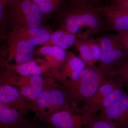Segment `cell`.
Segmentation results:
<instances>
[{"mask_svg":"<svg viewBox=\"0 0 128 128\" xmlns=\"http://www.w3.org/2000/svg\"><path fill=\"white\" fill-rule=\"evenodd\" d=\"M103 22L96 7L86 0H76L62 17V27L73 33L77 39H86L103 32Z\"/></svg>","mask_w":128,"mask_h":128,"instance_id":"obj_1","label":"cell"},{"mask_svg":"<svg viewBox=\"0 0 128 128\" xmlns=\"http://www.w3.org/2000/svg\"><path fill=\"white\" fill-rule=\"evenodd\" d=\"M111 76L98 66H87L75 82L66 88L74 105H77L94 95L99 88L107 82Z\"/></svg>","mask_w":128,"mask_h":128,"instance_id":"obj_2","label":"cell"},{"mask_svg":"<svg viewBox=\"0 0 128 128\" xmlns=\"http://www.w3.org/2000/svg\"><path fill=\"white\" fill-rule=\"evenodd\" d=\"M102 55L98 66L108 73L121 67L128 61V53L124 50L115 34H101L96 38Z\"/></svg>","mask_w":128,"mask_h":128,"instance_id":"obj_3","label":"cell"},{"mask_svg":"<svg viewBox=\"0 0 128 128\" xmlns=\"http://www.w3.org/2000/svg\"><path fill=\"white\" fill-rule=\"evenodd\" d=\"M32 103V110L35 112L38 118L73 105L66 88H60L57 85L46 89Z\"/></svg>","mask_w":128,"mask_h":128,"instance_id":"obj_4","label":"cell"},{"mask_svg":"<svg viewBox=\"0 0 128 128\" xmlns=\"http://www.w3.org/2000/svg\"><path fill=\"white\" fill-rule=\"evenodd\" d=\"M12 18L22 26L40 27L42 13L32 0H9L6 2Z\"/></svg>","mask_w":128,"mask_h":128,"instance_id":"obj_5","label":"cell"},{"mask_svg":"<svg viewBox=\"0 0 128 128\" xmlns=\"http://www.w3.org/2000/svg\"><path fill=\"white\" fill-rule=\"evenodd\" d=\"M122 85H124L122 80L112 77L94 95L83 101L81 108H78V110L82 115L84 126L96 118V114L102 108L105 98L110 92Z\"/></svg>","mask_w":128,"mask_h":128,"instance_id":"obj_6","label":"cell"},{"mask_svg":"<svg viewBox=\"0 0 128 128\" xmlns=\"http://www.w3.org/2000/svg\"><path fill=\"white\" fill-rule=\"evenodd\" d=\"M38 118L50 128H83L84 126L82 115L74 105Z\"/></svg>","mask_w":128,"mask_h":128,"instance_id":"obj_7","label":"cell"},{"mask_svg":"<svg viewBox=\"0 0 128 128\" xmlns=\"http://www.w3.org/2000/svg\"><path fill=\"white\" fill-rule=\"evenodd\" d=\"M14 84L24 97L32 102L36 100L46 89L56 85L53 79L46 78L42 75L21 76L15 80Z\"/></svg>","mask_w":128,"mask_h":128,"instance_id":"obj_8","label":"cell"},{"mask_svg":"<svg viewBox=\"0 0 128 128\" xmlns=\"http://www.w3.org/2000/svg\"><path fill=\"white\" fill-rule=\"evenodd\" d=\"M87 66L80 57L69 52L66 59L55 72V76L67 88L79 79Z\"/></svg>","mask_w":128,"mask_h":128,"instance_id":"obj_9","label":"cell"},{"mask_svg":"<svg viewBox=\"0 0 128 128\" xmlns=\"http://www.w3.org/2000/svg\"><path fill=\"white\" fill-rule=\"evenodd\" d=\"M103 22V32L117 33L128 30V12L114 4L98 7Z\"/></svg>","mask_w":128,"mask_h":128,"instance_id":"obj_10","label":"cell"},{"mask_svg":"<svg viewBox=\"0 0 128 128\" xmlns=\"http://www.w3.org/2000/svg\"><path fill=\"white\" fill-rule=\"evenodd\" d=\"M0 102L16 109L24 117L32 109V102L26 100L19 89L13 84H0Z\"/></svg>","mask_w":128,"mask_h":128,"instance_id":"obj_11","label":"cell"},{"mask_svg":"<svg viewBox=\"0 0 128 128\" xmlns=\"http://www.w3.org/2000/svg\"><path fill=\"white\" fill-rule=\"evenodd\" d=\"M118 128H128V91L114 105L101 110L98 117Z\"/></svg>","mask_w":128,"mask_h":128,"instance_id":"obj_12","label":"cell"},{"mask_svg":"<svg viewBox=\"0 0 128 128\" xmlns=\"http://www.w3.org/2000/svg\"><path fill=\"white\" fill-rule=\"evenodd\" d=\"M6 52L7 60H14L16 64H21L32 60L35 45L25 40H8Z\"/></svg>","mask_w":128,"mask_h":128,"instance_id":"obj_13","label":"cell"},{"mask_svg":"<svg viewBox=\"0 0 128 128\" xmlns=\"http://www.w3.org/2000/svg\"><path fill=\"white\" fill-rule=\"evenodd\" d=\"M25 119L16 109L0 102V128H14Z\"/></svg>","mask_w":128,"mask_h":128,"instance_id":"obj_14","label":"cell"},{"mask_svg":"<svg viewBox=\"0 0 128 128\" xmlns=\"http://www.w3.org/2000/svg\"><path fill=\"white\" fill-rule=\"evenodd\" d=\"M77 39L74 34L62 27L52 33L50 39L44 45L58 46L66 50L74 45Z\"/></svg>","mask_w":128,"mask_h":128,"instance_id":"obj_15","label":"cell"},{"mask_svg":"<svg viewBox=\"0 0 128 128\" xmlns=\"http://www.w3.org/2000/svg\"><path fill=\"white\" fill-rule=\"evenodd\" d=\"M66 50L57 46L44 45L40 47L38 53L46 56V59L51 64H56V69L58 68L66 59L68 52Z\"/></svg>","mask_w":128,"mask_h":128,"instance_id":"obj_16","label":"cell"},{"mask_svg":"<svg viewBox=\"0 0 128 128\" xmlns=\"http://www.w3.org/2000/svg\"><path fill=\"white\" fill-rule=\"evenodd\" d=\"M46 28L21 27L16 28L9 34L8 40H20L28 41L30 40L44 35L50 32Z\"/></svg>","mask_w":128,"mask_h":128,"instance_id":"obj_17","label":"cell"},{"mask_svg":"<svg viewBox=\"0 0 128 128\" xmlns=\"http://www.w3.org/2000/svg\"><path fill=\"white\" fill-rule=\"evenodd\" d=\"M8 70L14 71L22 76L42 75L44 72L42 67L37 62L31 60L21 64H6Z\"/></svg>","mask_w":128,"mask_h":128,"instance_id":"obj_18","label":"cell"},{"mask_svg":"<svg viewBox=\"0 0 128 128\" xmlns=\"http://www.w3.org/2000/svg\"><path fill=\"white\" fill-rule=\"evenodd\" d=\"M86 39L78 38L74 45L79 52L80 58L84 62L87 66L92 67L96 65Z\"/></svg>","mask_w":128,"mask_h":128,"instance_id":"obj_19","label":"cell"},{"mask_svg":"<svg viewBox=\"0 0 128 128\" xmlns=\"http://www.w3.org/2000/svg\"><path fill=\"white\" fill-rule=\"evenodd\" d=\"M124 85H122L110 92L104 101L100 111L105 110L114 105L126 92L124 89Z\"/></svg>","mask_w":128,"mask_h":128,"instance_id":"obj_20","label":"cell"},{"mask_svg":"<svg viewBox=\"0 0 128 128\" xmlns=\"http://www.w3.org/2000/svg\"><path fill=\"white\" fill-rule=\"evenodd\" d=\"M38 5L43 14H50L57 9L62 0H32Z\"/></svg>","mask_w":128,"mask_h":128,"instance_id":"obj_21","label":"cell"},{"mask_svg":"<svg viewBox=\"0 0 128 128\" xmlns=\"http://www.w3.org/2000/svg\"><path fill=\"white\" fill-rule=\"evenodd\" d=\"M88 43L90 49L94 63L99 62L102 55V50L100 45L97 39L91 38H88Z\"/></svg>","mask_w":128,"mask_h":128,"instance_id":"obj_22","label":"cell"},{"mask_svg":"<svg viewBox=\"0 0 128 128\" xmlns=\"http://www.w3.org/2000/svg\"><path fill=\"white\" fill-rule=\"evenodd\" d=\"M111 77H116L122 80L124 86H128V61L116 70L108 73Z\"/></svg>","mask_w":128,"mask_h":128,"instance_id":"obj_23","label":"cell"},{"mask_svg":"<svg viewBox=\"0 0 128 128\" xmlns=\"http://www.w3.org/2000/svg\"><path fill=\"white\" fill-rule=\"evenodd\" d=\"M83 128H118L107 121L96 117Z\"/></svg>","mask_w":128,"mask_h":128,"instance_id":"obj_24","label":"cell"},{"mask_svg":"<svg viewBox=\"0 0 128 128\" xmlns=\"http://www.w3.org/2000/svg\"><path fill=\"white\" fill-rule=\"evenodd\" d=\"M124 50L128 53V30L115 34Z\"/></svg>","mask_w":128,"mask_h":128,"instance_id":"obj_25","label":"cell"},{"mask_svg":"<svg viewBox=\"0 0 128 128\" xmlns=\"http://www.w3.org/2000/svg\"><path fill=\"white\" fill-rule=\"evenodd\" d=\"M14 128H50L42 126L38 123L34 122L28 119H25Z\"/></svg>","mask_w":128,"mask_h":128,"instance_id":"obj_26","label":"cell"},{"mask_svg":"<svg viewBox=\"0 0 128 128\" xmlns=\"http://www.w3.org/2000/svg\"><path fill=\"white\" fill-rule=\"evenodd\" d=\"M114 4L123 10L128 12V0H114Z\"/></svg>","mask_w":128,"mask_h":128,"instance_id":"obj_27","label":"cell"},{"mask_svg":"<svg viewBox=\"0 0 128 128\" xmlns=\"http://www.w3.org/2000/svg\"><path fill=\"white\" fill-rule=\"evenodd\" d=\"M1 0L2 1L4 2H6H6H7L9 0Z\"/></svg>","mask_w":128,"mask_h":128,"instance_id":"obj_28","label":"cell"},{"mask_svg":"<svg viewBox=\"0 0 128 128\" xmlns=\"http://www.w3.org/2000/svg\"><path fill=\"white\" fill-rule=\"evenodd\" d=\"M127 88H128V87H126Z\"/></svg>","mask_w":128,"mask_h":128,"instance_id":"obj_29","label":"cell"}]
</instances>
